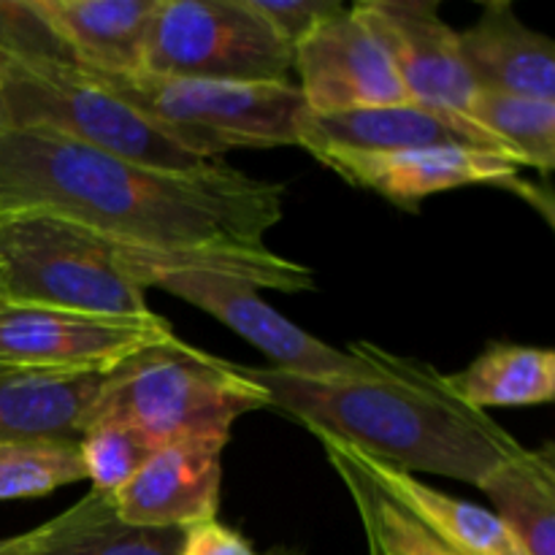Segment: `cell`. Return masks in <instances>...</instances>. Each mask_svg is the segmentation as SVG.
<instances>
[{"instance_id": "484cf974", "label": "cell", "mask_w": 555, "mask_h": 555, "mask_svg": "<svg viewBox=\"0 0 555 555\" xmlns=\"http://www.w3.org/2000/svg\"><path fill=\"white\" fill-rule=\"evenodd\" d=\"M249 5L291 49L347 9L339 0H249Z\"/></svg>"}, {"instance_id": "83f0119b", "label": "cell", "mask_w": 555, "mask_h": 555, "mask_svg": "<svg viewBox=\"0 0 555 555\" xmlns=\"http://www.w3.org/2000/svg\"><path fill=\"white\" fill-rule=\"evenodd\" d=\"M38 537H41V526L33 531H27V534L0 540V555H33L36 553Z\"/></svg>"}, {"instance_id": "4fadbf2b", "label": "cell", "mask_w": 555, "mask_h": 555, "mask_svg": "<svg viewBox=\"0 0 555 555\" xmlns=\"http://www.w3.org/2000/svg\"><path fill=\"white\" fill-rule=\"evenodd\" d=\"M356 11L415 101L466 114L477 87L461 60L459 30L442 20L437 0H363Z\"/></svg>"}, {"instance_id": "603a6c76", "label": "cell", "mask_w": 555, "mask_h": 555, "mask_svg": "<svg viewBox=\"0 0 555 555\" xmlns=\"http://www.w3.org/2000/svg\"><path fill=\"white\" fill-rule=\"evenodd\" d=\"M466 117L502 141L520 166L540 173L555 168V101L477 90Z\"/></svg>"}, {"instance_id": "52a82bcc", "label": "cell", "mask_w": 555, "mask_h": 555, "mask_svg": "<svg viewBox=\"0 0 555 555\" xmlns=\"http://www.w3.org/2000/svg\"><path fill=\"white\" fill-rule=\"evenodd\" d=\"M117 263L141 291L157 287L220 320L225 328L269 356L271 366L298 374H318V377L325 374L361 377L374 372L372 361L363 356L358 341L350 345V350H336L314 339L293 320L276 312L271 304H266L247 282L177 263L163 249L128 247V244H117Z\"/></svg>"}, {"instance_id": "9a60e30c", "label": "cell", "mask_w": 555, "mask_h": 555, "mask_svg": "<svg viewBox=\"0 0 555 555\" xmlns=\"http://www.w3.org/2000/svg\"><path fill=\"white\" fill-rule=\"evenodd\" d=\"M27 5L76 68L141 70L157 0H27Z\"/></svg>"}, {"instance_id": "5bb4252c", "label": "cell", "mask_w": 555, "mask_h": 555, "mask_svg": "<svg viewBox=\"0 0 555 555\" xmlns=\"http://www.w3.org/2000/svg\"><path fill=\"white\" fill-rule=\"evenodd\" d=\"M231 437H193L163 444L112 493L114 513L146 529H190L220 509L222 450Z\"/></svg>"}, {"instance_id": "44dd1931", "label": "cell", "mask_w": 555, "mask_h": 555, "mask_svg": "<svg viewBox=\"0 0 555 555\" xmlns=\"http://www.w3.org/2000/svg\"><path fill=\"white\" fill-rule=\"evenodd\" d=\"M450 390L475 410L551 404L555 352L547 347L488 345L464 372L444 374Z\"/></svg>"}, {"instance_id": "30bf717a", "label": "cell", "mask_w": 555, "mask_h": 555, "mask_svg": "<svg viewBox=\"0 0 555 555\" xmlns=\"http://www.w3.org/2000/svg\"><path fill=\"white\" fill-rule=\"evenodd\" d=\"M293 68L309 114H341L415 101L356 5H347L298 41Z\"/></svg>"}, {"instance_id": "3957f363", "label": "cell", "mask_w": 555, "mask_h": 555, "mask_svg": "<svg viewBox=\"0 0 555 555\" xmlns=\"http://www.w3.org/2000/svg\"><path fill=\"white\" fill-rule=\"evenodd\" d=\"M258 410H271L269 396L242 366L171 336L108 372L85 428L119 421L163 448L179 439L231 437L233 423Z\"/></svg>"}, {"instance_id": "5b68a950", "label": "cell", "mask_w": 555, "mask_h": 555, "mask_svg": "<svg viewBox=\"0 0 555 555\" xmlns=\"http://www.w3.org/2000/svg\"><path fill=\"white\" fill-rule=\"evenodd\" d=\"M0 296L16 307L146 318V291L117 263V244L41 209L0 211Z\"/></svg>"}, {"instance_id": "7a4b0ae2", "label": "cell", "mask_w": 555, "mask_h": 555, "mask_svg": "<svg viewBox=\"0 0 555 555\" xmlns=\"http://www.w3.org/2000/svg\"><path fill=\"white\" fill-rule=\"evenodd\" d=\"M358 347L372 361V374L242 369L269 396L271 410L406 475L421 472L477 488L488 472L524 450L488 412L461 401L434 366L369 341Z\"/></svg>"}, {"instance_id": "f1b7e54d", "label": "cell", "mask_w": 555, "mask_h": 555, "mask_svg": "<svg viewBox=\"0 0 555 555\" xmlns=\"http://www.w3.org/2000/svg\"><path fill=\"white\" fill-rule=\"evenodd\" d=\"M0 304H3V296H0Z\"/></svg>"}, {"instance_id": "9c48e42d", "label": "cell", "mask_w": 555, "mask_h": 555, "mask_svg": "<svg viewBox=\"0 0 555 555\" xmlns=\"http://www.w3.org/2000/svg\"><path fill=\"white\" fill-rule=\"evenodd\" d=\"M171 336V323L155 312L146 318H108L0 304V366L5 369L106 374Z\"/></svg>"}, {"instance_id": "6da1fadb", "label": "cell", "mask_w": 555, "mask_h": 555, "mask_svg": "<svg viewBox=\"0 0 555 555\" xmlns=\"http://www.w3.org/2000/svg\"><path fill=\"white\" fill-rule=\"evenodd\" d=\"M282 195L222 163L163 171L63 135L0 130V211H52L128 247L260 253Z\"/></svg>"}, {"instance_id": "d4e9b609", "label": "cell", "mask_w": 555, "mask_h": 555, "mask_svg": "<svg viewBox=\"0 0 555 555\" xmlns=\"http://www.w3.org/2000/svg\"><path fill=\"white\" fill-rule=\"evenodd\" d=\"M76 442L87 480L98 493H117L150 461V455L160 450V444L144 437L139 428L119 421L90 423Z\"/></svg>"}, {"instance_id": "8fae6325", "label": "cell", "mask_w": 555, "mask_h": 555, "mask_svg": "<svg viewBox=\"0 0 555 555\" xmlns=\"http://www.w3.org/2000/svg\"><path fill=\"white\" fill-rule=\"evenodd\" d=\"M296 146L309 152L314 160L325 155H383L428 146H472L518 163L502 141L472 122L466 114L421 101L341 114H309L304 108Z\"/></svg>"}, {"instance_id": "ac0fdd59", "label": "cell", "mask_w": 555, "mask_h": 555, "mask_svg": "<svg viewBox=\"0 0 555 555\" xmlns=\"http://www.w3.org/2000/svg\"><path fill=\"white\" fill-rule=\"evenodd\" d=\"M106 374H57L36 369L0 372V442L79 439Z\"/></svg>"}, {"instance_id": "d6986e66", "label": "cell", "mask_w": 555, "mask_h": 555, "mask_svg": "<svg viewBox=\"0 0 555 555\" xmlns=\"http://www.w3.org/2000/svg\"><path fill=\"white\" fill-rule=\"evenodd\" d=\"M184 529H146L114 513L112 493L85 499L41 526L33 555H179Z\"/></svg>"}, {"instance_id": "7402d4cb", "label": "cell", "mask_w": 555, "mask_h": 555, "mask_svg": "<svg viewBox=\"0 0 555 555\" xmlns=\"http://www.w3.org/2000/svg\"><path fill=\"white\" fill-rule=\"evenodd\" d=\"M325 448L331 466L345 482L366 534L369 555H455L423 524H417L401 504H396L372 477L358 469L356 461L328 434H314Z\"/></svg>"}, {"instance_id": "8992f818", "label": "cell", "mask_w": 555, "mask_h": 555, "mask_svg": "<svg viewBox=\"0 0 555 555\" xmlns=\"http://www.w3.org/2000/svg\"><path fill=\"white\" fill-rule=\"evenodd\" d=\"M85 74L209 163H222V155L231 150L296 146L304 98L291 81L253 85L146 70Z\"/></svg>"}, {"instance_id": "f546056e", "label": "cell", "mask_w": 555, "mask_h": 555, "mask_svg": "<svg viewBox=\"0 0 555 555\" xmlns=\"http://www.w3.org/2000/svg\"><path fill=\"white\" fill-rule=\"evenodd\" d=\"M3 369H5V366H0V372H3Z\"/></svg>"}, {"instance_id": "cb8c5ba5", "label": "cell", "mask_w": 555, "mask_h": 555, "mask_svg": "<svg viewBox=\"0 0 555 555\" xmlns=\"http://www.w3.org/2000/svg\"><path fill=\"white\" fill-rule=\"evenodd\" d=\"M87 480L76 439L0 442V502L38 499Z\"/></svg>"}, {"instance_id": "e0dca14e", "label": "cell", "mask_w": 555, "mask_h": 555, "mask_svg": "<svg viewBox=\"0 0 555 555\" xmlns=\"http://www.w3.org/2000/svg\"><path fill=\"white\" fill-rule=\"evenodd\" d=\"M339 444L356 461L358 469L366 472L396 504H401L417 524L426 526L455 555H529L518 537L491 509L461 502V499L417 480L415 475H406L372 455L358 453L350 444Z\"/></svg>"}, {"instance_id": "2e32d148", "label": "cell", "mask_w": 555, "mask_h": 555, "mask_svg": "<svg viewBox=\"0 0 555 555\" xmlns=\"http://www.w3.org/2000/svg\"><path fill=\"white\" fill-rule=\"evenodd\" d=\"M459 49L477 90L555 101V43L504 0L482 5L480 20L459 33Z\"/></svg>"}, {"instance_id": "ba28073f", "label": "cell", "mask_w": 555, "mask_h": 555, "mask_svg": "<svg viewBox=\"0 0 555 555\" xmlns=\"http://www.w3.org/2000/svg\"><path fill=\"white\" fill-rule=\"evenodd\" d=\"M141 70L280 85L293 70V49L249 0H157Z\"/></svg>"}, {"instance_id": "7c38bea8", "label": "cell", "mask_w": 555, "mask_h": 555, "mask_svg": "<svg viewBox=\"0 0 555 555\" xmlns=\"http://www.w3.org/2000/svg\"><path fill=\"white\" fill-rule=\"evenodd\" d=\"M320 163L339 173L345 182L372 190L406 211H417V206L431 195L472 184L507 188L540 206V190L526 182L518 163L472 146H428L383 155H325Z\"/></svg>"}, {"instance_id": "277c9868", "label": "cell", "mask_w": 555, "mask_h": 555, "mask_svg": "<svg viewBox=\"0 0 555 555\" xmlns=\"http://www.w3.org/2000/svg\"><path fill=\"white\" fill-rule=\"evenodd\" d=\"M0 130H41L163 171L209 163L74 63L0 52Z\"/></svg>"}, {"instance_id": "4316f807", "label": "cell", "mask_w": 555, "mask_h": 555, "mask_svg": "<svg viewBox=\"0 0 555 555\" xmlns=\"http://www.w3.org/2000/svg\"><path fill=\"white\" fill-rule=\"evenodd\" d=\"M179 555H258L247 537L220 520H204L184 529Z\"/></svg>"}, {"instance_id": "ffe728a7", "label": "cell", "mask_w": 555, "mask_h": 555, "mask_svg": "<svg viewBox=\"0 0 555 555\" xmlns=\"http://www.w3.org/2000/svg\"><path fill=\"white\" fill-rule=\"evenodd\" d=\"M482 493L529 555H555L553 448H524L482 477Z\"/></svg>"}]
</instances>
